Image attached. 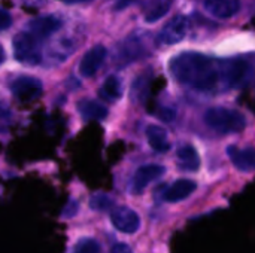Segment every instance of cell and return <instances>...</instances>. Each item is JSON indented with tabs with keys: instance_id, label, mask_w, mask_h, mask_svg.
<instances>
[{
	"instance_id": "1",
	"label": "cell",
	"mask_w": 255,
	"mask_h": 253,
	"mask_svg": "<svg viewBox=\"0 0 255 253\" xmlns=\"http://www.w3.org/2000/svg\"><path fill=\"white\" fill-rule=\"evenodd\" d=\"M169 69L179 84L203 92L214 91L221 78V70L217 69L215 61L199 52H182L173 57Z\"/></svg>"
},
{
	"instance_id": "2",
	"label": "cell",
	"mask_w": 255,
	"mask_h": 253,
	"mask_svg": "<svg viewBox=\"0 0 255 253\" xmlns=\"http://www.w3.org/2000/svg\"><path fill=\"white\" fill-rule=\"evenodd\" d=\"M203 121L211 130L220 134L241 133L247 127V119L241 112L235 109H229V107H221V106L208 109L205 112Z\"/></svg>"
},
{
	"instance_id": "3",
	"label": "cell",
	"mask_w": 255,
	"mask_h": 253,
	"mask_svg": "<svg viewBox=\"0 0 255 253\" xmlns=\"http://www.w3.org/2000/svg\"><path fill=\"white\" fill-rule=\"evenodd\" d=\"M13 57L16 61L28 66H36L42 61L39 39L30 31H19L12 39Z\"/></svg>"
},
{
	"instance_id": "4",
	"label": "cell",
	"mask_w": 255,
	"mask_h": 253,
	"mask_svg": "<svg viewBox=\"0 0 255 253\" xmlns=\"http://www.w3.org/2000/svg\"><path fill=\"white\" fill-rule=\"evenodd\" d=\"M42 82L37 78L33 76H19L12 81L10 91L12 94L24 103L33 101L40 97L42 94Z\"/></svg>"
},
{
	"instance_id": "5",
	"label": "cell",
	"mask_w": 255,
	"mask_h": 253,
	"mask_svg": "<svg viewBox=\"0 0 255 253\" xmlns=\"http://www.w3.org/2000/svg\"><path fill=\"white\" fill-rule=\"evenodd\" d=\"M248 73H250V64L242 58L229 60L221 67V78L229 88L241 86L247 81Z\"/></svg>"
},
{
	"instance_id": "6",
	"label": "cell",
	"mask_w": 255,
	"mask_h": 253,
	"mask_svg": "<svg viewBox=\"0 0 255 253\" xmlns=\"http://www.w3.org/2000/svg\"><path fill=\"white\" fill-rule=\"evenodd\" d=\"M164 173H166V167L161 164H146L139 167L131 180V192L136 195L142 194L149 183L163 177Z\"/></svg>"
},
{
	"instance_id": "7",
	"label": "cell",
	"mask_w": 255,
	"mask_h": 253,
	"mask_svg": "<svg viewBox=\"0 0 255 253\" xmlns=\"http://www.w3.org/2000/svg\"><path fill=\"white\" fill-rule=\"evenodd\" d=\"M111 222L114 228L123 234H134L140 227L139 215L126 206H120L111 212Z\"/></svg>"
},
{
	"instance_id": "8",
	"label": "cell",
	"mask_w": 255,
	"mask_h": 253,
	"mask_svg": "<svg viewBox=\"0 0 255 253\" xmlns=\"http://www.w3.org/2000/svg\"><path fill=\"white\" fill-rule=\"evenodd\" d=\"M187 28H188V21L185 16L178 15L175 18H172L158 33L157 36V42L161 45H175L179 43L185 34H187Z\"/></svg>"
},
{
	"instance_id": "9",
	"label": "cell",
	"mask_w": 255,
	"mask_h": 253,
	"mask_svg": "<svg viewBox=\"0 0 255 253\" xmlns=\"http://www.w3.org/2000/svg\"><path fill=\"white\" fill-rule=\"evenodd\" d=\"M105 58H106V48L103 45L93 46L82 57V60L79 63V73L85 78L94 76L99 72V69L102 67Z\"/></svg>"
},
{
	"instance_id": "10",
	"label": "cell",
	"mask_w": 255,
	"mask_h": 253,
	"mask_svg": "<svg viewBox=\"0 0 255 253\" xmlns=\"http://www.w3.org/2000/svg\"><path fill=\"white\" fill-rule=\"evenodd\" d=\"M61 27V19L55 15H46L34 18L28 22V30L37 39H45L54 34Z\"/></svg>"
},
{
	"instance_id": "11",
	"label": "cell",
	"mask_w": 255,
	"mask_h": 253,
	"mask_svg": "<svg viewBox=\"0 0 255 253\" xmlns=\"http://www.w3.org/2000/svg\"><path fill=\"white\" fill-rule=\"evenodd\" d=\"M227 155L230 157L233 166L241 171H255V148L241 149L238 146H229Z\"/></svg>"
},
{
	"instance_id": "12",
	"label": "cell",
	"mask_w": 255,
	"mask_h": 253,
	"mask_svg": "<svg viewBox=\"0 0 255 253\" xmlns=\"http://www.w3.org/2000/svg\"><path fill=\"white\" fill-rule=\"evenodd\" d=\"M205 9L215 18H232L241 9L239 0H205Z\"/></svg>"
},
{
	"instance_id": "13",
	"label": "cell",
	"mask_w": 255,
	"mask_h": 253,
	"mask_svg": "<svg viewBox=\"0 0 255 253\" xmlns=\"http://www.w3.org/2000/svg\"><path fill=\"white\" fill-rule=\"evenodd\" d=\"M197 185L194 180L191 179H178L176 182H173L164 192V200L169 203H178L182 201L185 198H188L194 191H196Z\"/></svg>"
},
{
	"instance_id": "14",
	"label": "cell",
	"mask_w": 255,
	"mask_h": 253,
	"mask_svg": "<svg viewBox=\"0 0 255 253\" xmlns=\"http://www.w3.org/2000/svg\"><path fill=\"white\" fill-rule=\"evenodd\" d=\"M176 164L184 171H197L200 169V157L194 146L184 145L176 152Z\"/></svg>"
},
{
	"instance_id": "15",
	"label": "cell",
	"mask_w": 255,
	"mask_h": 253,
	"mask_svg": "<svg viewBox=\"0 0 255 253\" xmlns=\"http://www.w3.org/2000/svg\"><path fill=\"white\" fill-rule=\"evenodd\" d=\"M145 134H146L149 146L155 152L164 154L170 149V142H169V137H167V133L164 128H161L158 125H148Z\"/></svg>"
},
{
	"instance_id": "16",
	"label": "cell",
	"mask_w": 255,
	"mask_h": 253,
	"mask_svg": "<svg viewBox=\"0 0 255 253\" xmlns=\"http://www.w3.org/2000/svg\"><path fill=\"white\" fill-rule=\"evenodd\" d=\"M78 112L87 121H91V119L100 121V119L108 116V109L105 106H102L100 103L94 101V100H82V101H79L78 103Z\"/></svg>"
},
{
	"instance_id": "17",
	"label": "cell",
	"mask_w": 255,
	"mask_h": 253,
	"mask_svg": "<svg viewBox=\"0 0 255 253\" xmlns=\"http://www.w3.org/2000/svg\"><path fill=\"white\" fill-rule=\"evenodd\" d=\"M100 97L105 98V100H109V101H114V100H118L121 98L123 95V85H121V81L117 78V76H109L103 86L100 88L99 91Z\"/></svg>"
},
{
	"instance_id": "18",
	"label": "cell",
	"mask_w": 255,
	"mask_h": 253,
	"mask_svg": "<svg viewBox=\"0 0 255 253\" xmlns=\"http://www.w3.org/2000/svg\"><path fill=\"white\" fill-rule=\"evenodd\" d=\"M173 0H157L149 9L148 12L145 13V19L148 22H155L158 21L160 18H163L169 10H170V6H172Z\"/></svg>"
},
{
	"instance_id": "19",
	"label": "cell",
	"mask_w": 255,
	"mask_h": 253,
	"mask_svg": "<svg viewBox=\"0 0 255 253\" xmlns=\"http://www.w3.org/2000/svg\"><path fill=\"white\" fill-rule=\"evenodd\" d=\"M102 248L99 245L97 240L91 239V237H85L76 242L75 248H73V253H100Z\"/></svg>"
},
{
	"instance_id": "20",
	"label": "cell",
	"mask_w": 255,
	"mask_h": 253,
	"mask_svg": "<svg viewBox=\"0 0 255 253\" xmlns=\"http://www.w3.org/2000/svg\"><path fill=\"white\" fill-rule=\"evenodd\" d=\"M90 207L97 212H108L114 207V200L105 194H97L90 198Z\"/></svg>"
},
{
	"instance_id": "21",
	"label": "cell",
	"mask_w": 255,
	"mask_h": 253,
	"mask_svg": "<svg viewBox=\"0 0 255 253\" xmlns=\"http://www.w3.org/2000/svg\"><path fill=\"white\" fill-rule=\"evenodd\" d=\"M157 116H158L161 121H164V122H172V121L175 119V116H176V112H175L173 109H170V107H161V109L157 112Z\"/></svg>"
},
{
	"instance_id": "22",
	"label": "cell",
	"mask_w": 255,
	"mask_h": 253,
	"mask_svg": "<svg viewBox=\"0 0 255 253\" xmlns=\"http://www.w3.org/2000/svg\"><path fill=\"white\" fill-rule=\"evenodd\" d=\"M10 24H12V16L9 15V12L6 9H1V12H0V28L6 30Z\"/></svg>"
},
{
	"instance_id": "23",
	"label": "cell",
	"mask_w": 255,
	"mask_h": 253,
	"mask_svg": "<svg viewBox=\"0 0 255 253\" xmlns=\"http://www.w3.org/2000/svg\"><path fill=\"white\" fill-rule=\"evenodd\" d=\"M76 212H78V203L73 200V201H70V203L67 204V207L64 209V216H66V218H70V216H73Z\"/></svg>"
},
{
	"instance_id": "24",
	"label": "cell",
	"mask_w": 255,
	"mask_h": 253,
	"mask_svg": "<svg viewBox=\"0 0 255 253\" xmlns=\"http://www.w3.org/2000/svg\"><path fill=\"white\" fill-rule=\"evenodd\" d=\"M111 253H133V251H131L127 245H124V243H117V245L111 249Z\"/></svg>"
},
{
	"instance_id": "25",
	"label": "cell",
	"mask_w": 255,
	"mask_h": 253,
	"mask_svg": "<svg viewBox=\"0 0 255 253\" xmlns=\"http://www.w3.org/2000/svg\"><path fill=\"white\" fill-rule=\"evenodd\" d=\"M69 3H81V1H88V0H66Z\"/></svg>"
}]
</instances>
